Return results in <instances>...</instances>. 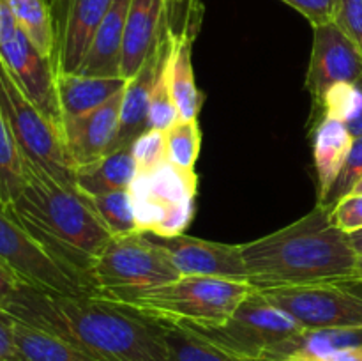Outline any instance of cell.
I'll list each match as a JSON object with an SVG mask.
<instances>
[{
	"label": "cell",
	"mask_w": 362,
	"mask_h": 361,
	"mask_svg": "<svg viewBox=\"0 0 362 361\" xmlns=\"http://www.w3.org/2000/svg\"><path fill=\"white\" fill-rule=\"evenodd\" d=\"M18 27L14 14L7 0H0V46L11 35V32Z\"/></svg>",
	"instance_id": "obj_36"
},
{
	"label": "cell",
	"mask_w": 362,
	"mask_h": 361,
	"mask_svg": "<svg viewBox=\"0 0 362 361\" xmlns=\"http://www.w3.org/2000/svg\"><path fill=\"white\" fill-rule=\"evenodd\" d=\"M281 2L303 14L311 27L332 23L336 20L338 0H281Z\"/></svg>",
	"instance_id": "obj_32"
},
{
	"label": "cell",
	"mask_w": 362,
	"mask_h": 361,
	"mask_svg": "<svg viewBox=\"0 0 362 361\" xmlns=\"http://www.w3.org/2000/svg\"><path fill=\"white\" fill-rule=\"evenodd\" d=\"M0 262L25 285L55 296H94L88 283L48 253L0 207Z\"/></svg>",
	"instance_id": "obj_9"
},
{
	"label": "cell",
	"mask_w": 362,
	"mask_h": 361,
	"mask_svg": "<svg viewBox=\"0 0 362 361\" xmlns=\"http://www.w3.org/2000/svg\"><path fill=\"white\" fill-rule=\"evenodd\" d=\"M180 278L166 251L145 232L113 236L92 268L95 296L105 299L140 292Z\"/></svg>",
	"instance_id": "obj_5"
},
{
	"label": "cell",
	"mask_w": 362,
	"mask_h": 361,
	"mask_svg": "<svg viewBox=\"0 0 362 361\" xmlns=\"http://www.w3.org/2000/svg\"><path fill=\"white\" fill-rule=\"evenodd\" d=\"M250 282L216 276H180L165 285L115 297L145 317L184 326L223 324L253 292Z\"/></svg>",
	"instance_id": "obj_4"
},
{
	"label": "cell",
	"mask_w": 362,
	"mask_h": 361,
	"mask_svg": "<svg viewBox=\"0 0 362 361\" xmlns=\"http://www.w3.org/2000/svg\"><path fill=\"white\" fill-rule=\"evenodd\" d=\"M247 282L255 290L327 282L362 283L359 255L331 219V209L317 204L297 222L240 244Z\"/></svg>",
	"instance_id": "obj_2"
},
{
	"label": "cell",
	"mask_w": 362,
	"mask_h": 361,
	"mask_svg": "<svg viewBox=\"0 0 362 361\" xmlns=\"http://www.w3.org/2000/svg\"><path fill=\"white\" fill-rule=\"evenodd\" d=\"M25 283L0 262V310L13 303Z\"/></svg>",
	"instance_id": "obj_35"
},
{
	"label": "cell",
	"mask_w": 362,
	"mask_h": 361,
	"mask_svg": "<svg viewBox=\"0 0 362 361\" xmlns=\"http://www.w3.org/2000/svg\"><path fill=\"white\" fill-rule=\"evenodd\" d=\"M124 91L117 92L99 108L62 120L64 145L74 170L103 158L113 149L119 134Z\"/></svg>",
	"instance_id": "obj_15"
},
{
	"label": "cell",
	"mask_w": 362,
	"mask_h": 361,
	"mask_svg": "<svg viewBox=\"0 0 362 361\" xmlns=\"http://www.w3.org/2000/svg\"><path fill=\"white\" fill-rule=\"evenodd\" d=\"M186 328L240 361H260L272 347L304 329L260 290H253L223 324Z\"/></svg>",
	"instance_id": "obj_8"
},
{
	"label": "cell",
	"mask_w": 362,
	"mask_h": 361,
	"mask_svg": "<svg viewBox=\"0 0 362 361\" xmlns=\"http://www.w3.org/2000/svg\"><path fill=\"white\" fill-rule=\"evenodd\" d=\"M354 282L260 290L274 306L286 311L304 329L356 328L362 326V292Z\"/></svg>",
	"instance_id": "obj_10"
},
{
	"label": "cell",
	"mask_w": 362,
	"mask_h": 361,
	"mask_svg": "<svg viewBox=\"0 0 362 361\" xmlns=\"http://www.w3.org/2000/svg\"><path fill=\"white\" fill-rule=\"evenodd\" d=\"M48 2H49V6H52V2H53V0H48Z\"/></svg>",
	"instance_id": "obj_42"
},
{
	"label": "cell",
	"mask_w": 362,
	"mask_h": 361,
	"mask_svg": "<svg viewBox=\"0 0 362 361\" xmlns=\"http://www.w3.org/2000/svg\"><path fill=\"white\" fill-rule=\"evenodd\" d=\"M161 53L163 32L159 35L158 45L154 46L147 60L141 64L140 71L134 74L133 80L127 81L122 99V112H120L119 134H117L115 145H113L112 151L126 147V145H133L141 134L148 131V110H151L152 91H154L156 78H158Z\"/></svg>",
	"instance_id": "obj_17"
},
{
	"label": "cell",
	"mask_w": 362,
	"mask_h": 361,
	"mask_svg": "<svg viewBox=\"0 0 362 361\" xmlns=\"http://www.w3.org/2000/svg\"><path fill=\"white\" fill-rule=\"evenodd\" d=\"M133 154L136 159V173L158 168L165 161H170L166 154L165 133L148 130L133 144Z\"/></svg>",
	"instance_id": "obj_29"
},
{
	"label": "cell",
	"mask_w": 362,
	"mask_h": 361,
	"mask_svg": "<svg viewBox=\"0 0 362 361\" xmlns=\"http://www.w3.org/2000/svg\"><path fill=\"white\" fill-rule=\"evenodd\" d=\"M161 324L168 361H240L186 326L168 321H161Z\"/></svg>",
	"instance_id": "obj_25"
},
{
	"label": "cell",
	"mask_w": 362,
	"mask_h": 361,
	"mask_svg": "<svg viewBox=\"0 0 362 361\" xmlns=\"http://www.w3.org/2000/svg\"><path fill=\"white\" fill-rule=\"evenodd\" d=\"M113 0H53L55 73H76Z\"/></svg>",
	"instance_id": "obj_12"
},
{
	"label": "cell",
	"mask_w": 362,
	"mask_h": 361,
	"mask_svg": "<svg viewBox=\"0 0 362 361\" xmlns=\"http://www.w3.org/2000/svg\"><path fill=\"white\" fill-rule=\"evenodd\" d=\"M18 27L30 39L42 57L53 60L55 25L48 0H7Z\"/></svg>",
	"instance_id": "obj_24"
},
{
	"label": "cell",
	"mask_w": 362,
	"mask_h": 361,
	"mask_svg": "<svg viewBox=\"0 0 362 361\" xmlns=\"http://www.w3.org/2000/svg\"><path fill=\"white\" fill-rule=\"evenodd\" d=\"M324 361H362V347L339 350V353L332 354L331 357H327Z\"/></svg>",
	"instance_id": "obj_37"
},
{
	"label": "cell",
	"mask_w": 362,
	"mask_h": 361,
	"mask_svg": "<svg viewBox=\"0 0 362 361\" xmlns=\"http://www.w3.org/2000/svg\"><path fill=\"white\" fill-rule=\"evenodd\" d=\"M136 177V159L133 145L115 149L103 158L74 170V183L83 193L105 195L127 190Z\"/></svg>",
	"instance_id": "obj_22"
},
{
	"label": "cell",
	"mask_w": 362,
	"mask_h": 361,
	"mask_svg": "<svg viewBox=\"0 0 362 361\" xmlns=\"http://www.w3.org/2000/svg\"><path fill=\"white\" fill-rule=\"evenodd\" d=\"M147 236L166 251L180 276H216L247 282L240 244L216 243L184 234L172 237Z\"/></svg>",
	"instance_id": "obj_13"
},
{
	"label": "cell",
	"mask_w": 362,
	"mask_h": 361,
	"mask_svg": "<svg viewBox=\"0 0 362 361\" xmlns=\"http://www.w3.org/2000/svg\"><path fill=\"white\" fill-rule=\"evenodd\" d=\"M334 23L362 50V0H338Z\"/></svg>",
	"instance_id": "obj_33"
},
{
	"label": "cell",
	"mask_w": 362,
	"mask_h": 361,
	"mask_svg": "<svg viewBox=\"0 0 362 361\" xmlns=\"http://www.w3.org/2000/svg\"><path fill=\"white\" fill-rule=\"evenodd\" d=\"M359 269L362 271V255L359 257Z\"/></svg>",
	"instance_id": "obj_41"
},
{
	"label": "cell",
	"mask_w": 362,
	"mask_h": 361,
	"mask_svg": "<svg viewBox=\"0 0 362 361\" xmlns=\"http://www.w3.org/2000/svg\"><path fill=\"white\" fill-rule=\"evenodd\" d=\"M350 193H362V176H361V179L357 180L356 186H354V190L350 191Z\"/></svg>",
	"instance_id": "obj_40"
},
{
	"label": "cell",
	"mask_w": 362,
	"mask_h": 361,
	"mask_svg": "<svg viewBox=\"0 0 362 361\" xmlns=\"http://www.w3.org/2000/svg\"><path fill=\"white\" fill-rule=\"evenodd\" d=\"M0 108L25 161L62 184L74 183V168L62 131L35 106L0 60Z\"/></svg>",
	"instance_id": "obj_7"
},
{
	"label": "cell",
	"mask_w": 362,
	"mask_h": 361,
	"mask_svg": "<svg viewBox=\"0 0 362 361\" xmlns=\"http://www.w3.org/2000/svg\"><path fill=\"white\" fill-rule=\"evenodd\" d=\"M197 191L198 173L172 161L138 172L129 186L138 230L161 237L184 234L194 216Z\"/></svg>",
	"instance_id": "obj_6"
},
{
	"label": "cell",
	"mask_w": 362,
	"mask_h": 361,
	"mask_svg": "<svg viewBox=\"0 0 362 361\" xmlns=\"http://www.w3.org/2000/svg\"><path fill=\"white\" fill-rule=\"evenodd\" d=\"M129 4L131 0H113L76 73L85 76L120 78V59Z\"/></svg>",
	"instance_id": "obj_20"
},
{
	"label": "cell",
	"mask_w": 362,
	"mask_h": 361,
	"mask_svg": "<svg viewBox=\"0 0 362 361\" xmlns=\"http://www.w3.org/2000/svg\"><path fill=\"white\" fill-rule=\"evenodd\" d=\"M362 78V50L338 25L313 27V48L306 73V91L313 101L311 127L318 122L325 94L339 84H357Z\"/></svg>",
	"instance_id": "obj_11"
},
{
	"label": "cell",
	"mask_w": 362,
	"mask_h": 361,
	"mask_svg": "<svg viewBox=\"0 0 362 361\" xmlns=\"http://www.w3.org/2000/svg\"><path fill=\"white\" fill-rule=\"evenodd\" d=\"M331 219L345 234L362 229V193H349L331 209Z\"/></svg>",
	"instance_id": "obj_31"
},
{
	"label": "cell",
	"mask_w": 362,
	"mask_h": 361,
	"mask_svg": "<svg viewBox=\"0 0 362 361\" xmlns=\"http://www.w3.org/2000/svg\"><path fill=\"white\" fill-rule=\"evenodd\" d=\"M25 183L16 200L6 209L52 257L92 283V268L113 234L94 202L76 184L52 179L23 159Z\"/></svg>",
	"instance_id": "obj_3"
},
{
	"label": "cell",
	"mask_w": 362,
	"mask_h": 361,
	"mask_svg": "<svg viewBox=\"0 0 362 361\" xmlns=\"http://www.w3.org/2000/svg\"><path fill=\"white\" fill-rule=\"evenodd\" d=\"M0 60L6 64L21 91L60 127L62 117L57 101L53 60L42 57L20 27L14 28L0 46Z\"/></svg>",
	"instance_id": "obj_14"
},
{
	"label": "cell",
	"mask_w": 362,
	"mask_h": 361,
	"mask_svg": "<svg viewBox=\"0 0 362 361\" xmlns=\"http://www.w3.org/2000/svg\"><path fill=\"white\" fill-rule=\"evenodd\" d=\"M6 311L73 343L98 361H168L163 324L99 296H55L30 285Z\"/></svg>",
	"instance_id": "obj_1"
},
{
	"label": "cell",
	"mask_w": 362,
	"mask_h": 361,
	"mask_svg": "<svg viewBox=\"0 0 362 361\" xmlns=\"http://www.w3.org/2000/svg\"><path fill=\"white\" fill-rule=\"evenodd\" d=\"M90 198L94 202L95 209H98L99 216L106 223V227L112 230L113 236L140 232L136 225V219H134L133 205H131L129 188L105 195H94Z\"/></svg>",
	"instance_id": "obj_28"
},
{
	"label": "cell",
	"mask_w": 362,
	"mask_h": 361,
	"mask_svg": "<svg viewBox=\"0 0 362 361\" xmlns=\"http://www.w3.org/2000/svg\"><path fill=\"white\" fill-rule=\"evenodd\" d=\"M349 241L352 244L354 250L357 251V255H362V229L359 230H354V232L349 234Z\"/></svg>",
	"instance_id": "obj_39"
},
{
	"label": "cell",
	"mask_w": 362,
	"mask_h": 361,
	"mask_svg": "<svg viewBox=\"0 0 362 361\" xmlns=\"http://www.w3.org/2000/svg\"><path fill=\"white\" fill-rule=\"evenodd\" d=\"M357 87H359V88H361V92H362V78H361L359 81H357ZM346 126H349L350 133L354 134V138L362 137V110H361L359 115H357L356 119H354V120H350V122L346 124Z\"/></svg>",
	"instance_id": "obj_38"
},
{
	"label": "cell",
	"mask_w": 362,
	"mask_h": 361,
	"mask_svg": "<svg viewBox=\"0 0 362 361\" xmlns=\"http://www.w3.org/2000/svg\"><path fill=\"white\" fill-rule=\"evenodd\" d=\"M0 361H20L13 331V319L0 310Z\"/></svg>",
	"instance_id": "obj_34"
},
{
	"label": "cell",
	"mask_w": 362,
	"mask_h": 361,
	"mask_svg": "<svg viewBox=\"0 0 362 361\" xmlns=\"http://www.w3.org/2000/svg\"><path fill=\"white\" fill-rule=\"evenodd\" d=\"M20 361H98L53 333L13 319Z\"/></svg>",
	"instance_id": "obj_23"
},
{
	"label": "cell",
	"mask_w": 362,
	"mask_h": 361,
	"mask_svg": "<svg viewBox=\"0 0 362 361\" xmlns=\"http://www.w3.org/2000/svg\"><path fill=\"white\" fill-rule=\"evenodd\" d=\"M126 85L127 81L122 78L85 76L80 73H55V92L60 117L64 120L99 108L106 101H110L117 92L124 91Z\"/></svg>",
	"instance_id": "obj_21"
},
{
	"label": "cell",
	"mask_w": 362,
	"mask_h": 361,
	"mask_svg": "<svg viewBox=\"0 0 362 361\" xmlns=\"http://www.w3.org/2000/svg\"><path fill=\"white\" fill-rule=\"evenodd\" d=\"M168 0H131L124 30L120 78L133 80L158 45L166 18Z\"/></svg>",
	"instance_id": "obj_16"
},
{
	"label": "cell",
	"mask_w": 362,
	"mask_h": 361,
	"mask_svg": "<svg viewBox=\"0 0 362 361\" xmlns=\"http://www.w3.org/2000/svg\"><path fill=\"white\" fill-rule=\"evenodd\" d=\"M25 183L23 156L0 108V207H9L21 193Z\"/></svg>",
	"instance_id": "obj_26"
},
{
	"label": "cell",
	"mask_w": 362,
	"mask_h": 361,
	"mask_svg": "<svg viewBox=\"0 0 362 361\" xmlns=\"http://www.w3.org/2000/svg\"><path fill=\"white\" fill-rule=\"evenodd\" d=\"M165 133L166 154L173 165L186 170H194L202 147V130L198 119L175 120Z\"/></svg>",
	"instance_id": "obj_27"
},
{
	"label": "cell",
	"mask_w": 362,
	"mask_h": 361,
	"mask_svg": "<svg viewBox=\"0 0 362 361\" xmlns=\"http://www.w3.org/2000/svg\"><path fill=\"white\" fill-rule=\"evenodd\" d=\"M354 347H362V326L300 329L272 347L260 361H324Z\"/></svg>",
	"instance_id": "obj_18"
},
{
	"label": "cell",
	"mask_w": 362,
	"mask_h": 361,
	"mask_svg": "<svg viewBox=\"0 0 362 361\" xmlns=\"http://www.w3.org/2000/svg\"><path fill=\"white\" fill-rule=\"evenodd\" d=\"M311 133L317 168V204H322L345 166L354 145V134L346 122L336 117H324L317 126L311 127Z\"/></svg>",
	"instance_id": "obj_19"
},
{
	"label": "cell",
	"mask_w": 362,
	"mask_h": 361,
	"mask_svg": "<svg viewBox=\"0 0 362 361\" xmlns=\"http://www.w3.org/2000/svg\"><path fill=\"white\" fill-rule=\"evenodd\" d=\"M361 176H362V137H357L354 138V145L352 149H350V154L349 158H346V163L345 166H343L341 173L338 176L331 193H329L327 198L322 202V205L332 209V205H334L339 198H343L345 195H349L350 191L354 190V186H356L357 180L361 179Z\"/></svg>",
	"instance_id": "obj_30"
}]
</instances>
